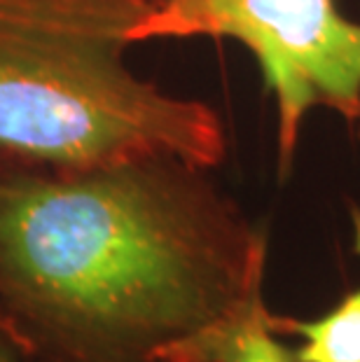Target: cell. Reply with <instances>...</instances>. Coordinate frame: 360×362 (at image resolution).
Here are the masks:
<instances>
[{
    "instance_id": "6da1fadb",
    "label": "cell",
    "mask_w": 360,
    "mask_h": 362,
    "mask_svg": "<svg viewBox=\"0 0 360 362\" xmlns=\"http://www.w3.org/2000/svg\"><path fill=\"white\" fill-rule=\"evenodd\" d=\"M206 171L0 173V311L45 362H185L262 295L267 238Z\"/></svg>"
},
{
    "instance_id": "7a4b0ae2",
    "label": "cell",
    "mask_w": 360,
    "mask_h": 362,
    "mask_svg": "<svg viewBox=\"0 0 360 362\" xmlns=\"http://www.w3.org/2000/svg\"><path fill=\"white\" fill-rule=\"evenodd\" d=\"M152 0H0V173H66L150 155L211 168L213 107L124 66Z\"/></svg>"
},
{
    "instance_id": "3957f363",
    "label": "cell",
    "mask_w": 360,
    "mask_h": 362,
    "mask_svg": "<svg viewBox=\"0 0 360 362\" xmlns=\"http://www.w3.org/2000/svg\"><path fill=\"white\" fill-rule=\"evenodd\" d=\"M234 37L255 54L279 101V166L286 175L304 115L325 105L360 122V24L335 0H164L132 40Z\"/></svg>"
},
{
    "instance_id": "277c9868",
    "label": "cell",
    "mask_w": 360,
    "mask_h": 362,
    "mask_svg": "<svg viewBox=\"0 0 360 362\" xmlns=\"http://www.w3.org/2000/svg\"><path fill=\"white\" fill-rule=\"evenodd\" d=\"M356 250L360 252V211L354 208ZM277 334H297L304 344L297 349L302 362H360V288L347 295L320 318L297 320L269 315Z\"/></svg>"
},
{
    "instance_id": "5b68a950",
    "label": "cell",
    "mask_w": 360,
    "mask_h": 362,
    "mask_svg": "<svg viewBox=\"0 0 360 362\" xmlns=\"http://www.w3.org/2000/svg\"><path fill=\"white\" fill-rule=\"evenodd\" d=\"M269 315L262 295L255 297L236 318L199 341L185 362H302L277 339Z\"/></svg>"
},
{
    "instance_id": "8992f818",
    "label": "cell",
    "mask_w": 360,
    "mask_h": 362,
    "mask_svg": "<svg viewBox=\"0 0 360 362\" xmlns=\"http://www.w3.org/2000/svg\"><path fill=\"white\" fill-rule=\"evenodd\" d=\"M0 362H45L0 311Z\"/></svg>"
},
{
    "instance_id": "52a82bcc",
    "label": "cell",
    "mask_w": 360,
    "mask_h": 362,
    "mask_svg": "<svg viewBox=\"0 0 360 362\" xmlns=\"http://www.w3.org/2000/svg\"><path fill=\"white\" fill-rule=\"evenodd\" d=\"M152 3H157V5H159V3H164V0H152Z\"/></svg>"
}]
</instances>
